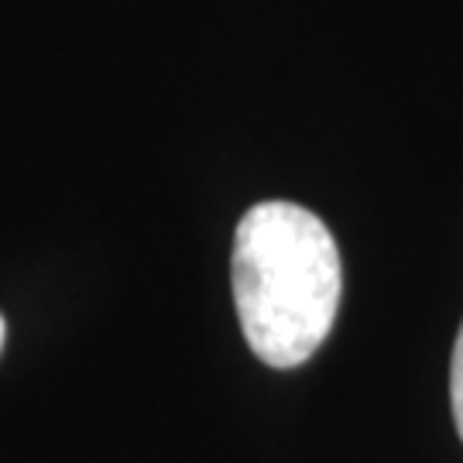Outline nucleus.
Here are the masks:
<instances>
[{"instance_id":"obj_1","label":"nucleus","mask_w":463,"mask_h":463,"mask_svg":"<svg viewBox=\"0 0 463 463\" xmlns=\"http://www.w3.org/2000/svg\"><path fill=\"white\" fill-rule=\"evenodd\" d=\"M233 302L250 350L268 367H298L330 336L340 306V250L306 206L268 199L233 233Z\"/></svg>"},{"instance_id":"obj_2","label":"nucleus","mask_w":463,"mask_h":463,"mask_svg":"<svg viewBox=\"0 0 463 463\" xmlns=\"http://www.w3.org/2000/svg\"><path fill=\"white\" fill-rule=\"evenodd\" d=\"M449 405H453V419H457V432L463 439V326L453 344V361H449Z\"/></svg>"},{"instance_id":"obj_3","label":"nucleus","mask_w":463,"mask_h":463,"mask_svg":"<svg viewBox=\"0 0 463 463\" xmlns=\"http://www.w3.org/2000/svg\"><path fill=\"white\" fill-rule=\"evenodd\" d=\"M0 347H4V316H0Z\"/></svg>"}]
</instances>
